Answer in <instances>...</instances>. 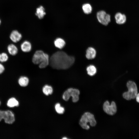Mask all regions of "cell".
Returning <instances> with one entry per match:
<instances>
[{
    "label": "cell",
    "instance_id": "cell-27",
    "mask_svg": "<svg viewBox=\"0 0 139 139\" xmlns=\"http://www.w3.org/2000/svg\"><path fill=\"white\" fill-rule=\"evenodd\" d=\"M1 23V20L0 19V25Z\"/></svg>",
    "mask_w": 139,
    "mask_h": 139
},
{
    "label": "cell",
    "instance_id": "cell-14",
    "mask_svg": "<svg viewBox=\"0 0 139 139\" xmlns=\"http://www.w3.org/2000/svg\"><path fill=\"white\" fill-rule=\"evenodd\" d=\"M7 106L10 108L18 107L19 105L18 101L15 98L12 97L8 100L7 102Z\"/></svg>",
    "mask_w": 139,
    "mask_h": 139
},
{
    "label": "cell",
    "instance_id": "cell-21",
    "mask_svg": "<svg viewBox=\"0 0 139 139\" xmlns=\"http://www.w3.org/2000/svg\"><path fill=\"white\" fill-rule=\"evenodd\" d=\"M9 58L8 54L5 52L0 53V62L2 63L6 62Z\"/></svg>",
    "mask_w": 139,
    "mask_h": 139
},
{
    "label": "cell",
    "instance_id": "cell-13",
    "mask_svg": "<svg viewBox=\"0 0 139 139\" xmlns=\"http://www.w3.org/2000/svg\"><path fill=\"white\" fill-rule=\"evenodd\" d=\"M31 43L26 40L23 42L20 45L21 50L24 53H28L31 50Z\"/></svg>",
    "mask_w": 139,
    "mask_h": 139
},
{
    "label": "cell",
    "instance_id": "cell-17",
    "mask_svg": "<svg viewBox=\"0 0 139 139\" xmlns=\"http://www.w3.org/2000/svg\"><path fill=\"white\" fill-rule=\"evenodd\" d=\"M46 14L45 9L42 6H41L37 8L35 14L39 19L43 18Z\"/></svg>",
    "mask_w": 139,
    "mask_h": 139
},
{
    "label": "cell",
    "instance_id": "cell-16",
    "mask_svg": "<svg viewBox=\"0 0 139 139\" xmlns=\"http://www.w3.org/2000/svg\"><path fill=\"white\" fill-rule=\"evenodd\" d=\"M55 46L59 49L63 48L65 46L66 43L64 39L61 38H56L54 41Z\"/></svg>",
    "mask_w": 139,
    "mask_h": 139
},
{
    "label": "cell",
    "instance_id": "cell-9",
    "mask_svg": "<svg viewBox=\"0 0 139 139\" xmlns=\"http://www.w3.org/2000/svg\"><path fill=\"white\" fill-rule=\"evenodd\" d=\"M22 38L21 34L16 30L12 31L10 36V39L14 43H16L19 42L21 40Z\"/></svg>",
    "mask_w": 139,
    "mask_h": 139
},
{
    "label": "cell",
    "instance_id": "cell-28",
    "mask_svg": "<svg viewBox=\"0 0 139 139\" xmlns=\"http://www.w3.org/2000/svg\"><path fill=\"white\" fill-rule=\"evenodd\" d=\"M1 101H0V105H1Z\"/></svg>",
    "mask_w": 139,
    "mask_h": 139
},
{
    "label": "cell",
    "instance_id": "cell-23",
    "mask_svg": "<svg viewBox=\"0 0 139 139\" xmlns=\"http://www.w3.org/2000/svg\"><path fill=\"white\" fill-rule=\"evenodd\" d=\"M4 66L2 63L0 62V74L3 73L5 71Z\"/></svg>",
    "mask_w": 139,
    "mask_h": 139
},
{
    "label": "cell",
    "instance_id": "cell-25",
    "mask_svg": "<svg viewBox=\"0 0 139 139\" xmlns=\"http://www.w3.org/2000/svg\"><path fill=\"white\" fill-rule=\"evenodd\" d=\"M136 101L139 103V93H137L136 98Z\"/></svg>",
    "mask_w": 139,
    "mask_h": 139
},
{
    "label": "cell",
    "instance_id": "cell-12",
    "mask_svg": "<svg viewBox=\"0 0 139 139\" xmlns=\"http://www.w3.org/2000/svg\"><path fill=\"white\" fill-rule=\"evenodd\" d=\"M7 50L9 54L12 56L16 55L18 52V47L15 44H11L7 47Z\"/></svg>",
    "mask_w": 139,
    "mask_h": 139
},
{
    "label": "cell",
    "instance_id": "cell-5",
    "mask_svg": "<svg viewBox=\"0 0 139 139\" xmlns=\"http://www.w3.org/2000/svg\"><path fill=\"white\" fill-rule=\"evenodd\" d=\"M80 94V92L78 89L70 88L64 92L63 95V98L64 100L67 101L71 96L73 102H76L79 100Z\"/></svg>",
    "mask_w": 139,
    "mask_h": 139
},
{
    "label": "cell",
    "instance_id": "cell-2",
    "mask_svg": "<svg viewBox=\"0 0 139 139\" xmlns=\"http://www.w3.org/2000/svg\"><path fill=\"white\" fill-rule=\"evenodd\" d=\"M32 61L34 64L39 65V67L42 68L49 64V58L48 54L42 50H38L34 54Z\"/></svg>",
    "mask_w": 139,
    "mask_h": 139
},
{
    "label": "cell",
    "instance_id": "cell-3",
    "mask_svg": "<svg viewBox=\"0 0 139 139\" xmlns=\"http://www.w3.org/2000/svg\"><path fill=\"white\" fill-rule=\"evenodd\" d=\"M89 123L92 126H94L96 124V121L94 115L89 112L85 113L82 116L79 122V124L84 129L88 130L90 128L87 123Z\"/></svg>",
    "mask_w": 139,
    "mask_h": 139
},
{
    "label": "cell",
    "instance_id": "cell-24",
    "mask_svg": "<svg viewBox=\"0 0 139 139\" xmlns=\"http://www.w3.org/2000/svg\"><path fill=\"white\" fill-rule=\"evenodd\" d=\"M4 110H0V121L3 119Z\"/></svg>",
    "mask_w": 139,
    "mask_h": 139
},
{
    "label": "cell",
    "instance_id": "cell-4",
    "mask_svg": "<svg viewBox=\"0 0 139 139\" xmlns=\"http://www.w3.org/2000/svg\"><path fill=\"white\" fill-rule=\"evenodd\" d=\"M126 85L128 90L123 93V97L127 100L134 99L136 98L138 92L136 83L134 82L130 81L127 82Z\"/></svg>",
    "mask_w": 139,
    "mask_h": 139
},
{
    "label": "cell",
    "instance_id": "cell-26",
    "mask_svg": "<svg viewBox=\"0 0 139 139\" xmlns=\"http://www.w3.org/2000/svg\"><path fill=\"white\" fill-rule=\"evenodd\" d=\"M63 139H67V138H66V137H63Z\"/></svg>",
    "mask_w": 139,
    "mask_h": 139
},
{
    "label": "cell",
    "instance_id": "cell-20",
    "mask_svg": "<svg viewBox=\"0 0 139 139\" xmlns=\"http://www.w3.org/2000/svg\"><path fill=\"white\" fill-rule=\"evenodd\" d=\"M42 91L45 94L48 95L52 93L53 89L51 86L48 85H46L43 87Z\"/></svg>",
    "mask_w": 139,
    "mask_h": 139
},
{
    "label": "cell",
    "instance_id": "cell-1",
    "mask_svg": "<svg viewBox=\"0 0 139 139\" xmlns=\"http://www.w3.org/2000/svg\"><path fill=\"white\" fill-rule=\"evenodd\" d=\"M74 57L62 51H57L49 58V64L53 68L58 70L68 69L74 64Z\"/></svg>",
    "mask_w": 139,
    "mask_h": 139
},
{
    "label": "cell",
    "instance_id": "cell-22",
    "mask_svg": "<svg viewBox=\"0 0 139 139\" xmlns=\"http://www.w3.org/2000/svg\"><path fill=\"white\" fill-rule=\"evenodd\" d=\"M55 108L57 112L59 114H62L64 111V108L61 106L59 103H57L55 106Z\"/></svg>",
    "mask_w": 139,
    "mask_h": 139
},
{
    "label": "cell",
    "instance_id": "cell-11",
    "mask_svg": "<svg viewBox=\"0 0 139 139\" xmlns=\"http://www.w3.org/2000/svg\"><path fill=\"white\" fill-rule=\"evenodd\" d=\"M96 55V51L95 49L92 47H89L86 49L85 56L89 59L94 58Z\"/></svg>",
    "mask_w": 139,
    "mask_h": 139
},
{
    "label": "cell",
    "instance_id": "cell-18",
    "mask_svg": "<svg viewBox=\"0 0 139 139\" xmlns=\"http://www.w3.org/2000/svg\"><path fill=\"white\" fill-rule=\"evenodd\" d=\"M88 74L91 76L94 75L97 72V69L93 65H90L88 66L86 68Z\"/></svg>",
    "mask_w": 139,
    "mask_h": 139
},
{
    "label": "cell",
    "instance_id": "cell-8",
    "mask_svg": "<svg viewBox=\"0 0 139 139\" xmlns=\"http://www.w3.org/2000/svg\"><path fill=\"white\" fill-rule=\"evenodd\" d=\"M3 119L6 123L9 124H12L15 120L14 114L10 110H5Z\"/></svg>",
    "mask_w": 139,
    "mask_h": 139
},
{
    "label": "cell",
    "instance_id": "cell-6",
    "mask_svg": "<svg viewBox=\"0 0 139 139\" xmlns=\"http://www.w3.org/2000/svg\"><path fill=\"white\" fill-rule=\"evenodd\" d=\"M97 16L98 21L104 25H107L110 21V15L104 11L98 12L97 13Z\"/></svg>",
    "mask_w": 139,
    "mask_h": 139
},
{
    "label": "cell",
    "instance_id": "cell-10",
    "mask_svg": "<svg viewBox=\"0 0 139 139\" xmlns=\"http://www.w3.org/2000/svg\"><path fill=\"white\" fill-rule=\"evenodd\" d=\"M116 22L119 24H122L125 23L126 17L125 15L120 12L117 13L115 16Z\"/></svg>",
    "mask_w": 139,
    "mask_h": 139
},
{
    "label": "cell",
    "instance_id": "cell-15",
    "mask_svg": "<svg viewBox=\"0 0 139 139\" xmlns=\"http://www.w3.org/2000/svg\"><path fill=\"white\" fill-rule=\"evenodd\" d=\"M29 82V80L28 78L25 76H20L18 80V83L22 87H25L27 86Z\"/></svg>",
    "mask_w": 139,
    "mask_h": 139
},
{
    "label": "cell",
    "instance_id": "cell-7",
    "mask_svg": "<svg viewBox=\"0 0 139 139\" xmlns=\"http://www.w3.org/2000/svg\"><path fill=\"white\" fill-rule=\"evenodd\" d=\"M103 108L105 112L110 115H113L117 112L116 106L115 102L113 101L111 102L110 105L108 101H106L103 104Z\"/></svg>",
    "mask_w": 139,
    "mask_h": 139
},
{
    "label": "cell",
    "instance_id": "cell-19",
    "mask_svg": "<svg viewBox=\"0 0 139 139\" xmlns=\"http://www.w3.org/2000/svg\"><path fill=\"white\" fill-rule=\"evenodd\" d=\"M82 9L84 13L86 14L90 13L92 11V6L88 3L84 4L82 5Z\"/></svg>",
    "mask_w": 139,
    "mask_h": 139
}]
</instances>
